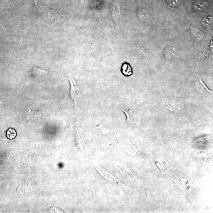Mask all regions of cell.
Listing matches in <instances>:
<instances>
[{"mask_svg": "<svg viewBox=\"0 0 213 213\" xmlns=\"http://www.w3.org/2000/svg\"><path fill=\"white\" fill-rule=\"evenodd\" d=\"M29 109V117H40V114L39 113V111L37 110V108H35V106L32 104L28 106Z\"/></svg>", "mask_w": 213, "mask_h": 213, "instance_id": "cell-5", "label": "cell"}, {"mask_svg": "<svg viewBox=\"0 0 213 213\" xmlns=\"http://www.w3.org/2000/svg\"><path fill=\"white\" fill-rule=\"evenodd\" d=\"M122 73L126 77H129L132 75L133 69L129 64L127 62H124L121 67Z\"/></svg>", "mask_w": 213, "mask_h": 213, "instance_id": "cell-3", "label": "cell"}, {"mask_svg": "<svg viewBox=\"0 0 213 213\" xmlns=\"http://www.w3.org/2000/svg\"><path fill=\"white\" fill-rule=\"evenodd\" d=\"M16 135V132L15 130L13 129H9L7 132V137L8 138L11 139H12L15 138Z\"/></svg>", "mask_w": 213, "mask_h": 213, "instance_id": "cell-9", "label": "cell"}, {"mask_svg": "<svg viewBox=\"0 0 213 213\" xmlns=\"http://www.w3.org/2000/svg\"><path fill=\"white\" fill-rule=\"evenodd\" d=\"M207 4L206 3L202 2H198L194 4L193 8L196 11H202L205 8Z\"/></svg>", "mask_w": 213, "mask_h": 213, "instance_id": "cell-6", "label": "cell"}, {"mask_svg": "<svg viewBox=\"0 0 213 213\" xmlns=\"http://www.w3.org/2000/svg\"><path fill=\"white\" fill-rule=\"evenodd\" d=\"M120 110L123 111L126 114V117H127V121H128V122H132L133 120H134V118H133L132 115L129 113L127 112L126 110H122V109H120Z\"/></svg>", "mask_w": 213, "mask_h": 213, "instance_id": "cell-10", "label": "cell"}, {"mask_svg": "<svg viewBox=\"0 0 213 213\" xmlns=\"http://www.w3.org/2000/svg\"><path fill=\"white\" fill-rule=\"evenodd\" d=\"M69 80L71 86L70 96L71 98L74 100L75 108H76V100L80 93V90L74 80L70 77L69 78Z\"/></svg>", "mask_w": 213, "mask_h": 213, "instance_id": "cell-1", "label": "cell"}, {"mask_svg": "<svg viewBox=\"0 0 213 213\" xmlns=\"http://www.w3.org/2000/svg\"><path fill=\"white\" fill-rule=\"evenodd\" d=\"M196 87L198 90L203 94H207L209 93H212V91L208 88L200 78L199 79V81L197 83Z\"/></svg>", "mask_w": 213, "mask_h": 213, "instance_id": "cell-4", "label": "cell"}, {"mask_svg": "<svg viewBox=\"0 0 213 213\" xmlns=\"http://www.w3.org/2000/svg\"><path fill=\"white\" fill-rule=\"evenodd\" d=\"M170 4L173 7L178 6L180 4V0H168Z\"/></svg>", "mask_w": 213, "mask_h": 213, "instance_id": "cell-11", "label": "cell"}, {"mask_svg": "<svg viewBox=\"0 0 213 213\" xmlns=\"http://www.w3.org/2000/svg\"><path fill=\"white\" fill-rule=\"evenodd\" d=\"M33 72L35 74L37 75H45L48 72L47 71L40 69L37 67H35L32 68Z\"/></svg>", "mask_w": 213, "mask_h": 213, "instance_id": "cell-7", "label": "cell"}, {"mask_svg": "<svg viewBox=\"0 0 213 213\" xmlns=\"http://www.w3.org/2000/svg\"><path fill=\"white\" fill-rule=\"evenodd\" d=\"M138 16L141 20H144L146 19L147 15L145 9L144 8H140L139 9Z\"/></svg>", "mask_w": 213, "mask_h": 213, "instance_id": "cell-8", "label": "cell"}, {"mask_svg": "<svg viewBox=\"0 0 213 213\" xmlns=\"http://www.w3.org/2000/svg\"><path fill=\"white\" fill-rule=\"evenodd\" d=\"M111 9L113 19L116 21L117 25H119L121 19L120 11L119 4L116 0L113 1Z\"/></svg>", "mask_w": 213, "mask_h": 213, "instance_id": "cell-2", "label": "cell"}]
</instances>
